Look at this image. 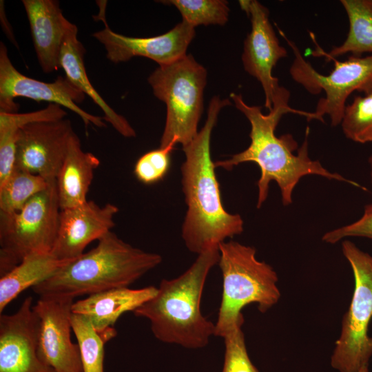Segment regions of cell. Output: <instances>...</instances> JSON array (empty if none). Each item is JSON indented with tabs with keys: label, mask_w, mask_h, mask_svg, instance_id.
<instances>
[{
	"label": "cell",
	"mask_w": 372,
	"mask_h": 372,
	"mask_svg": "<svg viewBox=\"0 0 372 372\" xmlns=\"http://www.w3.org/2000/svg\"><path fill=\"white\" fill-rule=\"evenodd\" d=\"M230 98L250 123L251 143L246 149L234 154L230 158L214 162V166L231 170L240 163H256L260 170V176L257 182L258 208H260L265 202L271 181L276 182L280 188L282 204L285 206L290 205L293 202L295 187L302 177L307 175H317L329 180L348 183L366 190L358 183L329 172L320 161L309 157V127L306 130L304 143L299 149L291 134L276 136V128L284 114L293 113L306 117L308 121L318 120L314 112L291 108L289 105V97L279 99L267 114L262 112L261 107L247 105L240 94L231 93Z\"/></svg>",
	"instance_id": "obj_1"
},
{
	"label": "cell",
	"mask_w": 372,
	"mask_h": 372,
	"mask_svg": "<svg viewBox=\"0 0 372 372\" xmlns=\"http://www.w3.org/2000/svg\"><path fill=\"white\" fill-rule=\"evenodd\" d=\"M231 102L214 96L204 126L195 138L183 147L185 160L181 165L183 192L187 207L182 226L187 248L198 255L218 247L225 239L243 231L244 222L238 214L223 205L220 186L210 151L211 132L221 109Z\"/></svg>",
	"instance_id": "obj_2"
},
{
	"label": "cell",
	"mask_w": 372,
	"mask_h": 372,
	"mask_svg": "<svg viewBox=\"0 0 372 372\" xmlns=\"http://www.w3.org/2000/svg\"><path fill=\"white\" fill-rule=\"evenodd\" d=\"M218 247L198 255L183 274L161 280L156 293L133 313L147 319L156 338L188 349L207 346L215 335V324L200 311V300L207 277L218 263Z\"/></svg>",
	"instance_id": "obj_3"
},
{
	"label": "cell",
	"mask_w": 372,
	"mask_h": 372,
	"mask_svg": "<svg viewBox=\"0 0 372 372\" xmlns=\"http://www.w3.org/2000/svg\"><path fill=\"white\" fill-rule=\"evenodd\" d=\"M162 257L134 247L112 231L96 247L65 264L32 289L39 297L74 298L127 287L158 266Z\"/></svg>",
	"instance_id": "obj_4"
},
{
	"label": "cell",
	"mask_w": 372,
	"mask_h": 372,
	"mask_svg": "<svg viewBox=\"0 0 372 372\" xmlns=\"http://www.w3.org/2000/svg\"><path fill=\"white\" fill-rule=\"evenodd\" d=\"M218 249L223 293L214 335L223 338L236 324L244 322L241 311L246 305L256 304L265 313L278 302L280 292L277 273L256 258L255 248L231 240L221 242Z\"/></svg>",
	"instance_id": "obj_5"
},
{
	"label": "cell",
	"mask_w": 372,
	"mask_h": 372,
	"mask_svg": "<svg viewBox=\"0 0 372 372\" xmlns=\"http://www.w3.org/2000/svg\"><path fill=\"white\" fill-rule=\"evenodd\" d=\"M206 69L191 54L159 65L147 81L154 96L166 104V121L160 147L185 146L198 134L203 113Z\"/></svg>",
	"instance_id": "obj_6"
},
{
	"label": "cell",
	"mask_w": 372,
	"mask_h": 372,
	"mask_svg": "<svg viewBox=\"0 0 372 372\" xmlns=\"http://www.w3.org/2000/svg\"><path fill=\"white\" fill-rule=\"evenodd\" d=\"M61 210L54 180L19 211L0 212V276L31 254L51 251Z\"/></svg>",
	"instance_id": "obj_7"
},
{
	"label": "cell",
	"mask_w": 372,
	"mask_h": 372,
	"mask_svg": "<svg viewBox=\"0 0 372 372\" xmlns=\"http://www.w3.org/2000/svg\"><path fill=\"white\" fill-rule=\"evenodd\" d=\"M342 251L353 271L355 284L331 365L339 372H360L369 366L372 356V338L368 333L372 318V256L349 240L342 242Z\"/></svg>",
	"instance_id": "obj_8"
},
{
	"label": "cell",
	"mask_w": 372,
	"mask_h": 372,
	"mask_svg": "<svg viewBox=\"0 0 372 372\" xmlns=\"http://www.w3.org/2000/svg\"><path fill=\"white\" fill-rule=\"evenodd\" d=\"M294 54L290 68L293 80L301 85L309 93L318 94L324 92L313 112L318 120L324 122L323 116L330 117L332 126L341 123L346 101L354 91L364 94L372 92V54L366 56H350L347 60L338 61L333 59L334 68L325 75L319 73L302 56L296 44L280 31Z\"/></svg>",
	"instance_id": "obj_9"
},
{
	"label": "cell",
	"mask_w": 372,
	"mask_h": 372,
	"mask_svg": "<svg viewBox=\"0 0 372 372\" xmlns=\"http://www.w3.org/2000/svg\"><path fill=\"white\" fill-rule=\"evenodd\" d=\"M85 96L65 76H59L53 82L46 83L21 74L12 63L5 44L0 43V112L17 113L19 105L14 99L24 97L68 108L81 117L86 128L90 124L105 127L103 117L91 114L79 105Z\"/></svg>",
	"instance_id": "obj_10"
},
{
	"label": "cell",
	"mask_w": 372,
	"mask_h": 372,
	"mask_svg": "<svg viewBox=\"0 0 372 372\" xmlns=\"http://www.w3.org/2000/svg\"><path fill=\"white\" fill-rule=\"evenodd\" d=\"M239 4L250 19L251 31L244 41L242 61L245 70L261 84L265 107L271 111L275 102L287 92L272 75L278 61L287 56L270 23L268 9L256 0H240Z\"/></svg>",
	"instance_id": "obj_11"
},
{
	"label": "cell",
	"mask_w": 372,
	"mask_h": 372,
	"mask_svg": "<svg viewBox=\"0 0 372 372\" xmlns=\"http://www.w3.org/2000/svg\"><path fill=\"white\" fill-rule=\"evenodd\" d=\"M70 298L41 297L33 305L39 318L38 354L55 372H83L78 344L71 340Z\"/></svg>",
	"instance_id": "obj_12"
},
{
	"label": "cell",
	"mask_w": 372,
	"mask_h": 372,
	"mask_svg": "<svg viewBox=\"0 0 372 372\" xmlns=\"http://www.w3.org/2000/svg\"><path fill=\"white\" fill-rule=\"evenodd\" d=\"M73 133L71 122L65 118L23 125L18 132L15 168L50 181L56 180Z\"/></svg>",
	"instance_id": "obj_13"
},
{
	"label": "cell",
	"mask_w": 372,
	"mask_h": 372,
	"mask_svg": "<svg viewBox=\"0 0 372 372\" xmlns=\"http://www.w3.org/2000/svg\"><path fill=\"white\" fill-rule=\"evenodd\" d=\"M101 19L105 28L94 32L92 37L104 46L107 59L114 63L127 61L134 56H143L159 65L169 64L186 55L196 33L194 27L182 21L161 35L132 37L112 30L105 17H101Z\"/></svg>",
	"instance_id": "obj_14"
},
{
	"label": "cell",
	"mask_w": 372,
	"mask_h": 372,
	"mask_svg": "<svg viewBox=\"0 0 372 372\" xmlns=\"http://www.w3.org/2000/svg\"><path fill=\"white\" fill-rule=\"evenodd\" d=\"M28 296L18 310L0 316V372H55L38 354L39 318Z\"/></svg>",
	"instance_id": "obj_15"
},
{
	"label": "cell",
	"mask_w": 372,
	"mask_h": 372,
	"mask_svg": "<svg viewBox=\"0 0 372 372\" xmlns=\"http://www.w3.org/2000/svg\"><path fill=\"white\" fill-rule=\"evenodd\" d=\"M118 210L112 203L101 206L93 200L61 209L56 238L50 253L63 262L78 258L90 242L99 240L115 226L114 216Z\"/></svg>",
	"instance_id": "obj_16"
},
{
	"label": "cell",
	"mask_w": 372,
	"mask_h": 372,
	"mask_svg": "<svg viewBox=\"0 0 372 372\" xmlns=\"http://www.w3.org/2000/svg\"><path fill=\"white\" fill-rule=\"evenodd\" d=\"M156 292L154 286L138 289L128 287L111 289L74 302L72 311L87 318L106 343L116 336L114 326L119 317L127 311L133 312Z\"/></svg>",
	"instance_id": "obj_17"
},
{
	"label": "cell",
	"mask_w": 372,
	"mask_h": 372,
	"mask_svg": "<svg viewBox=\"0 0 372 372\" xmlns=\"http://www.w3.org/2000/svg\"><path fill=\"white\" fill-rule=\"evenodd\" d=\"M37 59L41 70L50 73L61 68L60 55L70 24L54 0H23Z\"/></svg>",
	"instance_id": "obj_18"
},
{
	"label": "cell",
	"mask_w": 372,
	"mask_h": 372,
	"mask_svg": "<svg viewBox=\"0 0 372 372\" xmlns=\"http://www.w3.org/2000/svg\"><path fill=\"white\" fill-rule=\"evenodd\" d=\"M78 29L70 23L62 45L60 65L65 72V77L85 95H87L104 113L103 119L122 136L135 137L136 132L122 115L116 112L98 93L90 81L83 56L85 49L77 38Z\"/></svg>",
	"instance_id": "obj_19"
},
{
	"label": "cell",
	"mask_w": 372,
	"mask_h": 372,
	"mask_svg": "<svg viewBox=\"0 0 372 372\" xmlns=\"http://www.w3.org/2000/svg\"><path fill=\"white\" fill-rule=\"evenodd\" d=\"M99 159L92 153L84 152L76 134H72L67 154L56 178V185L61 209L85 203L94 169Z\"/></svg>",
	"instance_id": "obj_20"
},
{
	"label": "cell",
	"mask_w": 372,
	"mask_h": 372,
	"mask_svg": "<svg viewBox=\"0 0 372 372\" xmlns=\"http://www.w3.org/2000/svg\"><path fill=\"white\" fill-rule=\"evenodd\" d=\"M70 262L56 259L50 252L34 253L0 278V313L21 292L40 283Z\"/></svg>",
	"instance_id": "obj_21"
},
{
	"label": "cell",
	"mask_w": 372,
	"mask_h": 372,
	"mask_svg": "<svg viewBox=\"0 0 372 372\" xmlns=\"http://www.w3.org/2000/svg\"><path fill=\"white\" fill-rule=\"evenodd\" d=\"M347 14L349 29L344 41L324 54L329 60L347 53L361 56L372 53V8L366 0H341Z\"/></svg>",
	"instance_id": "obj_22"
},
{
	"label": "cell",
	"mask_w": 372,
	"mask_h": 372,
	"mask_svg": "<svg viewBox=\"0 0 372 372\" xmlns=\"http://www.w3.org/2000/svg\"><path fill=\"white\" fill-rule=\"evenodd\" d=\"M51 181L15 168L7 180L0 185V212L19 211L32 198L46 189Z\"/></svg>",
	"instance_id": "obj_23"
},
{
	"label": "cell",
	"mask_w": 372,
	"mask_h": 372,
	"mask_svg": "<svg viewBox=\"0 0 372 372\" xmlns=\"http://www.w3.org/2000/svg\"><path fill=\"white\" fill-rule=\"evenodd\" d=\"M71 324L77 340L83 372H104L103 339L85 316L72 313Z\"/></svg>",
	"instance_id": "obj_24"
},
{
	"label": "cell",
	"mask_w": 372,
	"mask_h": 372,
	"mask_svg": "<svg viewBox=\"0 0 372 372\" xmlns=\"http://www.w3.org/2000/svg\"><path fill=\"white\" fill-rule=\"evenodd\" d=\"M32 120L30 113L0 112V185L15 169L19 130Z\"/></svg>",
	"instance_id": "obj_25"
},
{
	"label": "cell",
	"mask_w": 372,
	"mask_h": 372,
	"mask_svg": "<svg viewBox=\"0 0 372 372\" xmlns=\"http://www.w3.org/2000/svg\"><path fill=\"white\" fill-rule=\"evenodd\" d=\"M174 6L183 21L196 28L198 25H224L228 21V2L223 0H169L161 1Z\"/></svg>",
	"instance_id": "obj_26"
},
{
	"label": "cell",
	"mask_w": 372,
	"mask_h": 372,
	"mask_svg": "<svg viewBox=\"0 0 372 372\" xmlns=\"http://www.w3.org/2000/svg\"><path fill=\"white\" fill-rule=\"evenodd\" d=\"M340 125L349 140L362 144L372 142V92L356 96L346 105Z\"/></svg>",
	"instance_id": "obj_27"
},
{
	"label": "cell",
	"mask_w": 372,
	"mask_h": 372,
	"mask_svg": "<svg viewBox=\"0 0 372 372\" xmlns=\"http://www.w3.org/2000/svg\"><path fill=\"white\" fill-rule=\"evenodd\" d=\"M243 323L236 324L223 338L225 352L222 372H259L248 355L242 331Z\"/></svg>",
	"instance_id": "obj_28"
},
{
	"label": "cell",
	"mask_w": 372,
	"mask_h": 372,
	"mask_svg": "<svg viewBox=\"0 0 372 372\" xmlns=\"http://www.w3.org/2000/svg\"><path fill=\"white\" fill-rule=\"evenodd\" d=\"M175 145L151 150L142 155L136 162L134 172L136 178L147 185L163 180L169 170L170 154Z\"/></svg>",
	"instance_id": "obj_29"
},
{
	"label": "cell",
	"mask_w": 372,
	"mask_h": 372,
	"mask_svg": "<svg viewBox=\"0 0 372 372\" xmlns=\"http://www.w3.org/2000/svg\"><path fill=\"white\" fill-rule=\"evenodd\" d=\"M348 237H362L372 239V203L364 207L362 216L356 221L329 231L322 236V240L335 244Z\"/></svg>",
	"instance_id": "obj_30"
},
{
	"label": "cell",
	"mask_w": 372,
	"mask_h": 372,
	"mask_svg": "<svg viewBox=\"0 0 372 372\" xmlns=\"http://www.w3.org/2000/svg\"><path fill=\"white\" fill-rule=\"evenodd\" d=\"M368 162L370 167L371 182L372 183V154L369 157Z\"/></svg>",
	"instance_id": "obj_31"
},
{
	"label": "cell",
	"mask_w": 372,
	"mask_h": 372,
	"mask_svg": "<svg viewBox=\"0 0 372 372\" xmlns=\"http://www.w3.org/2000/svg\"><path fill=\"white\" fill-rule=\"evenodd\" d=\"M360 372H369V366L363 368Z\"/></svg>",
	"instance_id": "obj_32"
},
{
	"label": "cell",
	"mask_w": 372,
	"mask_h": 372,
	"mask_svg": "<svg viewBox=\"0 0 372 372\" xmlns=\"http://www.w3.org/2000/svg\"><path fill=\"white\" fill-rule=\"evenodd\" d=\"M368 4L370 6V7L372 8V0H366Z\"/></svg>",
	"instance_id": "obj_33"
}]
</instances>
